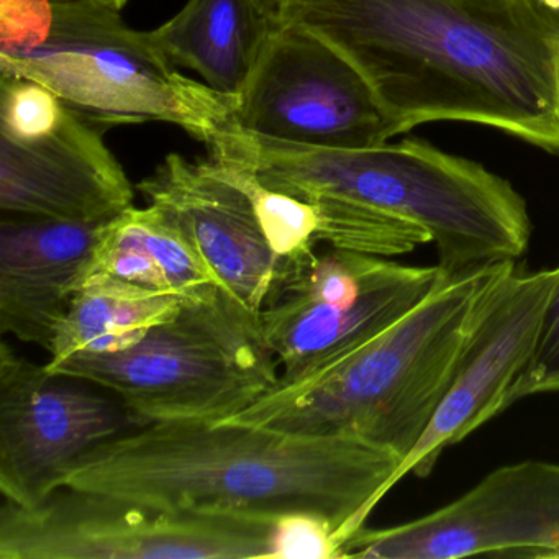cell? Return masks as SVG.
<instances>
[{
	"instance_id": "cell-4",
	"label": "cell",
	"mask_w": 559,
	"mask_h": 559,
	"mask_svg": "<svg viewBox=\"0 0 559 559\" xmlns=\"http://www.w3.org/2000/svg\"><path fill=\"white\" fill-rule=\"evenodd\" d=\"M507 263L454 274L424 302L345 358L276 384L227 421L345 435L411 454L443 401L477 302Z\"/></svg>"
},
{
	"instance_id": "cell-15",
	"label": "cell",
	"mask_w": 559,
	"mask_h": 559,
	"mask_svg": "<svg viewBox=\"0 0 559 559\" xmlns=\"http://www.w3.org/2000/svg\"><path fill=\"white\" fill-rule=\"evenodd\" d=\"M104 225L2 214V335L50 349Z\"/></svg>"
},
{
	"instance_id": "cell-6",
	"label": "cell",
	"mask_w": 559,
	"mask_h": 559,
	"mask_svg": "<svg viewBox=\"0 0 559 559\" xmlns=\"http://www.w3.org/2000/svg\"><path fill=\"white\" fill-rule=\"evenodd\" d=\"M45 366L107 389L143 425L227 420L280 381L260 320L225 294L182 304L175 319L126 352L80 353Z\"/></svg>"
},
{
	"instance_id": "cell-21",
	"label": "cell",
	"mask_w": 559,
	"mask_h": 559,
	"mask_svg": "<svg viewBox=\"0 0 559 559\" xmlns=\"http://www.w3.org/2000/svg\"><path fill=\"white\" fill-rule=\"evenodd\" d=\"M70 107L37 81L0 76V136L35 142L60 129Z\"/></svg>"
},
{
	"instance_id": "cell-9",
	"label": "cell",
	"mask_w": 559,
	"mask_h": 559,
	"mask_svg": "<svg viewBox=\"0 0 559 559\" xmlns=\"http://www.w3.org/2000/svg\"><path fill=\"white\" fill-rule=\"evenodd\" d=\"M234 126L313 148L361 150L407 133L365 74L325 38L276 21L238 96Z\"/></svg>"
},
{
	"instance_id": "cell-7",
	"label": "cell",
	"mask_w": 559,
	"mask_h": 559,
	"mask_svg": "<svg viewBox=\"0 0 559 559\" xmlns=\"http://www.w3.org/2000/svg\"><path fill=\"white\" fill-rule=\"evenodd\" d=\"M276 520L163 509L64 486L2 502L0 559H274Z\"/></svg>"
},
{
	"instance_id": "cell-25",
	"label": "cell",
	"mask_w": 559,
	"mask_h": 559,
	"mask_svg": "<svg viewBox=\"0 0 559 559\" xmlns=\"http://www.w3.org/2000/svg\"><path fill=\"white\" fill-rule=\"evenodd\" d=\"M84 2H93V4L104 5V8L116 9L122 12V9L129 4L130 0H84Z\"/></svg>"
},
{
	"instance_id": "cell-14",
	"label": "cell",
	"mask_w": 559,
	"mask_h": 559,
	"mask_svg": "<svg viewBox=\"0 0 559 559\" xmlns=\"http://www.w3.org/2000/svg\"><path fill=\"white\" fill-rule=\"evenodd\" d=\"M106 129L70 107L45 139L0 136L2 214L107 224L133 207L132 182L104 142Z\"/></svg>"
},
{
	"instance_id": "cell-3",
	"label": "cell",
	"mask_w": 559,
	"mask_h": 559,
	"mask_svg": "<svg viewBox=\"0 0 559 559\" xmlns=\"http://www.w3.org/2000/svg\"><path fill=\"white\" fill-rule=\"evenodd\" d=\"M207 148L209 158L247 166L267 188L300 201L336 199L417 225L450 276L519 261L532 238L525 199L507 179L424 140L313 148L230 126Z\"/></svg>"
},
{
	"instance_id": "cell-16",
	"label": "cell",
	"mask_w": 559,
	"mask_h": 559,
	"mask_svg": "<svg viewBox=\"0 0 559 559\" xmlns=\"http://www.w3.org/2000/svg\"><path fill=\"white\" fill-rule=\"evenodd\" d=\"M274 22L254 0H188L148 34L173 67L188 68L212 90L238 99Z\"/></svg>"
},
{
	"instance_id": "cell-13",
	"label": "cell",
	"mask_w": 559,
	"mask_h": 559,
	"mask_svg": "<svg viewBox=\"0 0 559 559\" xmlns=\"http://www.w3.org/2000/svg\"><path fill=\"white\" fill-rule=\"evenodd\" d=\"M136 188L175 218L222 293L260 320L286 266L271 250L247 195L211 158L189 162L178 153L166 156Z\"/></svg>"
},
{
	"instance_id": "cell-19",
	"label": "cell",
	"mask_w": 559,
	"mask_h": 559,
	"mask_svg": "<svg viewBox=\"0 0 559 559\" xmlns=\"http://www.w3.org/2000/svg\"><path fill=\"white\" fill-rule=\"evenodd\" d=\"M211 159L218 171L247 195L271 250L286 266L284 276L316 253L320 243L319 217L309 202L267 188L247 166Z\"/></svg>"
},
{
	"instance_id": "cell-1",
	"label": "cell",
	"mask_w": 559,
	"mask_h": 559,
	"mask_svg": "<svg viewBox=\"0 0 559 559\" xmlns=\"http://www.w3.org/2000/svg\"><path fill=\"white\" fill-rule=\"evenodd\" d=\"M365 74L405 132L493 127L559 155V0H286Z\"/></svg>"
},
{
	"instance_id": "cell-11",
	"label": "cell",
	"mask_w": 559,
	"mask_h": 559,
	"mask_svg": "<svg viewBox=\"0 0 559 559\" xmlns=\"http://www.w3.org/2000/svg\"><path fill=\"white\" fill-rule=\"evenodd\" d=\"M559 558V464L520 461L497 467L453 502L388 528L346 539L340 558Z\"/></svg>"
},
{
	"instance_id": "cell-20",
	"label": "cell",
	"mask_w": 559,
	"mask_h": 559,
	"mask_svg": "<svg viewBox=\"0 0 559 559\" xmlns=\"http://www.w3.org/2000/svg\"><path fill=\"white\" fill-rule=\"evenodd\" d=\"M319 217V241L332 248L391 258L431 243L427 231L394 215L336 199L309 202Z\"/></svg>"
},
{
	"instance_id": "cell-24",
	"label": "cell",
	"mask_w": 559,
	"mask_h": 559,
	"mask_svg": "<svg viewBox=\"0 0 559 559\" xmlns=\"http://www.w3.org/2000/svg\"><path fill=\"white\" fill-rule=\"evenodd\" d=\"M254 2H257L258 8H260L271 21H277L286 0H254Z\"/></svg>"
},
{
	"instance_id": "cell-22",
	"label": "cell",
	"mask_w": 559,
	"mask_h": 559,
	"mask_svg": "<svg viewBox=\"0 0 559 559\" xmlns=\"http://www.w3.org/2000/svg\"><path fill=\"white\" fill-rule=\"evenodd\" d=\"M556 392L559 394V284L546 309L535 352L510 388L506 407L532 395Z\"/></svg>"
},
{
	"instance_id": "cell-17",
	"label": "cell",
	"mask_w": 559,
	"mask_h": 559,
	"mask_svg": "<svg viewBox=\"0 0 559 559\" xmlns=\"http://www.w3.org/2000/svg\"><path fill=\"white\" fill-rule=\"evenodd\" d=\"M93 274H109L185 302L224 294L175 218L155 204L130 207L104 225L83 281Z\"/></svg>"
},
{
	"instance_id": "cell-10",
	"label": "cell",
	"mask_w": 559,
	"mask_h": 559,
	"mask_svg": "<svg viewBox=\"0 0 559 559\" xmlns=\"http://www.w3.org/2000/svg\"><path fill=\"white\" fill-rule=\"evenodd\" d=\"M0 346V492L34 507L67 486L93 451L146 427L130 408Z\"/></svg>"
},
{
	"instance_id": "cell-18",
	"label": "cell",
	"mask_w": 559,
	"mask_h": 559,
	"mask_svg": "<svg viewBox=\"0 0 559 559\" xmlns=\"http://www.w3.org/2000/svg\"><path fill=\"white\" fill-rule=\"evenodd\" d=\"M185 300L139 284L93 274L71 297L70 309L48 349L47 365L80 353L107 355L139 345L155 326L175 319Z\"/></svg>"
},
{
	"instance_id": "cell-12",
	"label": "cell",
	"mask_w": 559,
	"mask_h": 559,
	"mask_svg": "<svg viewBox=\"0 0 559 559\" xmlns=\"http://www.w3.org/2000/svg\"><path fill=\"white\" fill-rule=\"evenodd\" d=\"M559 264L522 271L507 264L486 287L464 338L453 381L430 425L402 461L394 484L408 474L430 476L447 448L460 443L506 411V399L538 343Z\"/></svg>"
},
{
	"instance_id": "cell-5",
	"label": "cell",
	"mask_w": 559,
	"mask_h": 559,
	"mask_svg": "<svg viewBox=\"0 0 559 559\" xmlns=\"http://www.w3.org/2000/svg\"><path fill=\"white\" fill-rule=\"evenodd\" d=\"M0 76L37 81L100 126L171 123L205 145L238 103L176 71L120 11L84 0H0Z\"/></svg>"
},
{
	"instance_id": "cell-8",
	"label": "cell",
	"mask_w": 559,
	"mask_h": 559,
	"mask_svg": "<svg viewBox=\"0 0 559 559\" xmlns=\"http://www.w3.org/2000/svg\"><path fill=\"white\" fill-rule=\"evenodd\" d=\"M450 277L440 266L332 248L297 264L260 313V332L290 384L340 361L424 302Z\"/></svg>"
},
{
	"instance_id": "cell-26",
	"label": "cell",
	"mask_w": 559,
	"mask_h": 559,
	"mask_svg": "<svg viewBox=\"0 0 559 559\" xmlns=\"http://www.w3.org/2000/svg\"><path fill=\"white\" fill-rule=\"evenodd\" d=\"M558 90H559V67H558Z\"/></svg>"
},
{
	"instance_id": "cell-23",
	"label": "cell",
	"mask_w": 559,
	"mask_h": 559,
	"mask_svg": "<svg viewBox=\"0 0 559 559\" xmlns=\"http://www.w3.org/2000/svg\"><path fill=\"white\" fill-rule=\"evenodd\" d=\"M274 559H338L340 545L335 533L319 516H281L276 520Z\"/></svg>"
},
{
	"instance_id": "cell-2",
	"label": "cell",
	"mask_w": 559,
	"mask_h": 559,
	"mask_svg": "<svg viewBox=\"0 0 559 559\" xmlns=\"http://www.w3.org/2000/svg\"><path fill=\"white\" fill-rule=\"evenodd\" d=\"M402 460L345 435L238 421L152 424L103 444L67 486L182 512L319 516L340 549L395 486Z\"/></svg>"
}]
</instances>
